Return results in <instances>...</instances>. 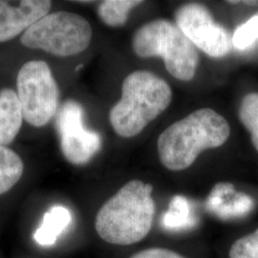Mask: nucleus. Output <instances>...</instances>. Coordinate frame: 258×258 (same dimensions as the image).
I'll list each match as a JSON object with an SVG mask.
<instances>
[{"instance_id": "f257e3e1", "label": "nucleus", "mask_w": 258, "mask_h": 258, "mask_svg": "<svg viewBox=\"0 0 258 258\" xmlns=\"http://www.w3.org/2000/svg\"><path fill=\"white\" fill-rule=\"evenodd\" d=\"M153 186L132 180L121 186L97 212L95 230L104 242L128 246L148 236L155 215Z\"/></svg>"}, {"instance_id": "f03ea898", "label": "nucleus", "mask_w": 258, "mask_h": 258, "mask_svg": "<svg viewBox=\"0 0 258 258\" xmlns=\"http://www.w3.org/2000/svg\"><path fill=\"white\" fill-rule=\"evenodd\" d=\"M230 135L228 120L216 111L195 110L160 134L157 143L160 162L169 170H184L204 150L221 147Z\"/></svg>"}, {"instance_id": "7ed1b4c3", "label": "nucleus", "mask_w": 258, "mask_h": 258, "mask_svg": "<svg viewBox=\"0 0 258 258\" xmlns=\"http://www.w3.org/2000/svg\"><path fill=\"white\" fill-rule=\"evenodd\" d=\"M171 99V88L163 79L135 71L122 83L121 98L109 113L111 125L120 137L133 138L166 110Z\"/></svg>"}, {"instance_id": "20e7f679", "label": "nucleus", "mask_w": 258, "mask_h": 258, "mask_svg": "<svg viewBox=\"0 0 258 258\" xmlns=\"http://www.w3.org/2000/svg\"><path fill=\"white\" fill-rule=\"evenodd\" d=\"M132 47L140 57H163L166 71L179 81L189 82L195 76L199 63L196 47L166 19L152 20L138 29Z\"/></svg>"}, {"instance_id": "39448f33", "label": "nucleus", "mask_w": 258, "mask_h": 258, "mask_svg": "<svg viewBox=\"0 0 258 258\" xmlns=\"http://www.w3.org/2000/svg\"><path fill=\"white\" fill-rule=\"evenodd\" d=\"M92 28L82 16L65 11L49 13L21 36L22 45L51 55L71 56L90 45Z\"/></svg>"}, {"instance_id": "423d86ee", "label": "nucleus", "mask_w": 258, "mask_h": 258, "mask_svg": "<svg viewBox=\"0 0 258 258\" xmlns=\"http://www.w3.org/2000/svg\"><path fill=\"white\" fill-rule=\"evenodd\" d=\"M17 90L23 119L41 127L55 116L58 106V87L45 61L31 60L22 65L17 78Z\"/></svg>"}, {"instance_id": "0eeeda50", "label": "nucleus", "mask_w": 258, "mask_h": 258, "mask_svg": "<svg viewBox=\"0 0 258 258\" xmlns=\"http://www.w3.org/2000/svg\"><path fill=\"white\" fill-rule=\"evenodd\" d=\"M55 128L65 159L75 166L86 165L101 149L99 133L83 125V109L76 101L65 102L55 117Z\"/></svg>"}, {"instance_id": "6e6552de", "label": "nucleus", "mask_w": 258, "mask_h": 258, "mask_svg": "<svg viewBox=\"0 0 258 258\" xmlns=\"http://www.w3.org/2000/svg\"><path fill=\"white\" fill-rule=\"evenodd\" d=\"M176 25L194 46L212 57H222L231 51L229 33L203 5L189 3L180 7L176 12Z\"/></svg>"}, {"instance_id": "1a4fd4ad", "label": "nucleus", "mask_w": 258, "mask_h": 258, "mask_svg": "<svg viewBox=\"0 0 258 258\" xmlns=\"http://www.w3.org/2000/svg\"><path fill=\"white\" fill-rule=\"evenodd\" d=\"M52 2L48 0H0V42L25 33L39 19L49 14Z\"/></svg>"}, {"instance_id": "9d476101", "label": "nucleus", "mask_w": 258, "mask_h": 258, "mask_svg": "<svg viewBox=\"0 0 258 258\" xmlns=\"http://www.w3.org/2000/svg\"><path fill=\"white\" fill-rule=\"evenodd\" d=\"M253 200L247 194L236 192L231 184L222 183L213 187L207 206L223 218L241 217L253 208Z\"/></svg>"}, {"instance_id": "9b49d317", "label": "nucleus", "mask_w": 258, "mask_h": 258, "mask_svg": "<svg viewBox=\"0 0 258 258\" xmlns=\"http://www.w3.org/2000/svg\"><path fill=\"white\" fill-rule=\"evenodd\" d=\"M22 120L18 94L9 88L0 90V146L5 147L16 139Z\"/></svg>"}, {"instance_id": "f8f14e48", "label": "nucleus", "mask_w": 258, "mask_h": 258, "mask_svg": "<svg viewBox=\"0 0 258 258\" xmlns=\"http://www.w3.org/2000/svg\"><path fill=\"white\" fill-rule=\"evenodd\" d=\"M71 222L72 214L66 207L54 206L43 215L42 221L34 233V239L41 247H51Z\"/></svg>"}, {"instance_id": "ddd939ff", "label": "nucleus", "mask_w": 258, "mask_h": 258, "mask_svg": "<svg viewBox=\"0 0 258 258\" xmlns=\"http://www.w3.org/2000/svg\"><path fill=\"white\" fill-rule=\"evenodd\" d=\"M24 165L17 152L0 146V195L8 192L23 175Z\"/></svg>"}, {"instance_id": "4468645a", "label": "nucleus", "mask_w": 258, "mask_h": 258, "mask_svg": "<svg viewBox=\"0 0 258 258\" xmlns=\"http://www.w3.org/2000/svg\"><path fill=\"white\" fill-rule=\"evenodd\" d=\"M142 3L138 0H105L99 5L98 15L107 26L120 27L127 21L129 12Z\"/></svg>"}, {"instance_id": "2eb2a0df", "label": "nucleus", "mask_w": 258, "mask_h": 258, "mask_svg": "<svg viewBox=\"0 0 258 258\" xmlns=\"http://www.w3.org/2000/svg\"><path fill=\"white\" fill-rule=\"evenodd\" d=\"M162 224L167 230H181L192 225V215L187 199L182 195L174 196L164 214Z\"/></svg>"}, {"instance_id": "dca6fc26", "label": "nucleus", "mask_w": 258, "mask_h": 258, "mask_svg": "<svg viewBox=\"0 0 258 258\" xmlns=\"http://www.w3.org/2000/svg\"><path fill=\"white\" fill-rule=\"evenodd\" d=\"M240 121L250 133L253 147L258 151V93H249L240 104Z\"/></svg>"}, {"instance_id": "f3484780", "label": "nucleus", "mask_w": 258, "mask_h": 258, "mask_svg": "<svg viewBox=\"0 0 258 258\" xmlns=\"http://www.w3.org/2000/svg\"><path fill=\"white\" fill-rule=\"evenodd\" d=\"M258 39V15L237 28L231 37V43L236 49L245 50Z\"/></svg>"}, {"instance_id": "a211bd4d", "label": "nucleus", "mask_w": 258, "mask_h": 258, "mask_svg": "<svg viewBox=\"0 0 258 258\" xmlns=\"http://www.w3.org/2000/svg\"><path fill=\"white\" fill-rule=\"evenodd\" d=\"M229 258H258V229L236 240L231 245Z\"/></svg>"}, {"instance_id": "6ab92c4d", "label": "nucleus", "mask_w": 258, "mask_h": 258, "mask_svg": "<svg viewBox=\"0 0 258 258\" xmlns=\"http://www.w3.org/2000/svg\"><path fill=\"white\" fill-rule=\"evenodd\" d=\"M129 258H185L171 249L150 248L141 250Z\"/></svg>"}, {"instance_id": "aec40b11", "label": "nucleus", "mask_w": 258, "mask_h": 258, "mask_svg": "<svg viewBox=\"0 0 258 258\" xmlns=\"http://www.w3.org/2000/svg\"><path fill=\"white\" fill-rule=\"evenodd\" d=\"M231 4H245V5H250V6H258V0H250V1H229Z\"/></svg>"}]
</instances>
